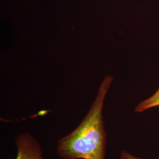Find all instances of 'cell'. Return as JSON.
<instances>
[{
    "label": "cell",
    "instance_id": "cell-3",
    "mask_svg": "<svg viewBox=\"0 0 159 159\" xmlns=\"http://www.w3.org/2000/svg\"><path fill=\"white\" fill-rule=\"evenodd\" d=\"M157 107H159V87L152 96L139 102L134 108V111L136 113H142Z\"/></svg>",
    "mask_w": 159,
    "mask_h": 159
},
{
    "label": "cell",
    "instance_id": "cell-1",
    "mask_svg": "<svg viewBox=\"0 0 159 159\" xmlns=\"http://www.w3.org/2000/svg\"><path fill=\"white\" fill-rule=\"evenodd\" d=\"M106 77L88 113L79 125L57 142L56 151L62 159H106L107 132L102 115L104 100L113 82Z\"/></svg>",
    "mask_w": 159,
    "mask_h": 159
},
{
    "label": "cell",
    "instance_id": "cell-4",
    "mask_svg": "<svg viewBox=\"0 0 159 159\" xmlns=\"http://www.w3.org/2000/svg\"><path fill=\"white\" fill-rule=\"evenodd\" d=\"M119 159H143L140 157H138L137 156H134L133 154L130 153L127 150H123L120 155Z\"/></svg>",
    "mask_w": 159,
    "mask_h": 159
},
{
    "label": "cell",
    "instance_id": "cell-2",
    "mask_svg": "<svg viewBox=\"0 0 159 159\" xmlns=\"http://www.w3.org/2000/svg\"><path fill=\"white\" fill-rule=\"evenodd\" d=\"M17 156L15 159H45L41 146L29 132H24L15 139Z\"/></svg>",
    "mask_w": 159,
    "mask_h": 159
}]
</instances>
